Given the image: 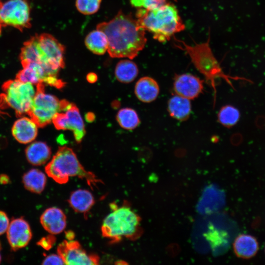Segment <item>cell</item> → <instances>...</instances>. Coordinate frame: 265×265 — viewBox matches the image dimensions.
<instances>
[{
	"label": "cell",
	"mask_w": 265,
	"mask_h": 265,
	"mask_svg": "<svg viewBox=\"0 0 265 265\" xmlns=\"http://www.w3.org/2000/svg\"><path fill=\"white\" fill-rule=\"evenodd\" d=\"M85 44L92 53L98 55L104 54L108 47L106 35L97 28L87 34L85 39Z\"/></svg>",
	"instance_id": "23"
},
{
	"label": "cell",
	"mask_w": 265,
	"mask_h": 265,
	"mask_svg": "<svg viewBox=\"0 0 265 265\" xmlns=\"http://www.w3.org/2000/svg\"><path fill=\"white\" fill-rule=\"evenodd\" d=\"M10 221L6 213L0 211V236L6 233Z\"/></svg>",
	"instance_id": "31"
},
{
	"label": "cell",
	"mask_w": 265,
	"mask_h": 265,
	"mask_svg": "<svg viewBox=\"0 0 265 265\" xmlns=\"http://www.w3.org/2000/svg\"><path fill=\"white\" fill-rule=\"evenodd\" d=\"M38 127L31 116L21 115L13 123L12 134L19 143L28 144L36 138Z\"/></svg>",
	"instance_id": "14"
},
{
	"label": "cell",
	"mask_w": 265,
	"mask_h": 265,
	"mask_svg": "<svg viewBox=\"0 0 265 265\" xmlns=\"http://www.w3.org/2000/svg\"><path fill=\"white\" fill-rule=\"evenodd\" d=\"M132 5L137 8L152 9L166 3L168 0H130Z\"/></svg>",
	"instance_id": "28"
},
{
	"label": "cell",
	"mask_w": 265,
	"mask_h": 265,
	"mask_svg": "<svg viewBox=\"0 0 265 265\" xmlns=\"http://www.w3.org/2000/svg\"><path fill=\"white\" fill-rule=\"evenodd\" d=\"M55 242V238L54 235L50 234L49 235L41 238L37 244L44 249L48 250L53 246Z\"/></svg>",
	"instance_id": "29"
},
{
	"label": "cell",
	"mask_w": 265,
	"mask_h": 265,
	"mask_svg": "<svg viewBox=\"0 0 265 265\" xmlns=\"http://www.w3.org/2000/svg\"><path fill=\"white\" fill-rule=\"evenodd\" d=\"M35 86L17 79L7 81L3 88V103L20 115L29 113L37 91Z\"/></svg>",
	"instance_id": "7"
},
{
	"label": "cell",
	"mask_w": 265,
	"mask_h": 265,
	"mask_svg": "<svg viewBox=\"0 0 265 265\" xmlns=\"http://www.w3.org/2000/svg\"><path fill=\"white\" fill-rule=\"evenodd\" d=\"M120 126L127 130H133L140 124V120L137 112L131 108L121 109L116 116Z\"/></svg>",
	"instance_id": "25"
},
{
	"label": "cell",
	"mask_w": 265,
	"mask_h": 265,
	"mask_svg": "<svg viewBox=\"0 0 265 265\" xmlns=\"http://www.w3.org/2000/svg\"><path fill=\"white\" fill-rule=\"evenodd\" d=\"M30 8L26 0H0V35L3 27L10 26L20 31L31 25Z\"/></svg>",
	"instance_id": "8"
},
{
	"label": "cell",
	"mask_w": 265,
	"mask_h": 265,
	"mask_svg": "<svg viewBox=\"0 0 265 265\" xmlns=\"http://www.w3.org/2000/svg\"><path fill=\"white\" fill-rule=\"evenodd\" d=\"M135 17L139 25L161 43L169 41L185 28L176 7L171 3L152 9L138 8Z\"/></svg>",
	"instance_id": "3"
},
{
	"label": "cell",
	"mask_w": 265,
	"mask_h": 265,
	"mask_svg": "<svg viewBox=\"0 0 265 265\" xmlns=\"http://www.w3.org/2000/svg\"><path fill=\"white\" fill-rule=\"evenodd\" d=\"M1 261V254L0 253V263Z\"/></svg>",
	"instance_id": "35"
},
{
	"label": "cell",
	"mask_w": 265,
	"mask_h": 265,
	"mask_svg": "<svg viewBox=\"0 0 265 265\" xmlns=\"http://www.w3.org/2000/svg\"><path fill=\"white\" fill-rule=\"evenodd\" d=\"M60 101L61 111L56 113L52 122L58 130L72 131L75 140L80 143L85 134V130L79 110L74 104L65 100Z\"/></svg>",
	"instance_id": "10"
},
{
	"label": "cell",
	"mask_w": 265,
	"mask_h": 265,
	"mask_svg": "<svg viewBox=\"0 0 265 265\" xmlns=\"http://www.w3.org/2000/svg\"><path fill=\"white\" fill-rule=\"evenodd\" d=\"M239 110L231 105L223 106L218 113L219 122L227 128H231L235 125L239 121Z\"/></svg>",
	"instance_id": "26"
},
{
	"label": "cell",
	"mask_w": 265,
	"mask_h": 265,
	"mask_svg": "<svg viewBox=\"0 0 265 265\" xmlns=\"http://www.w3.org/2000/svg\"><path fill=\"white\" fill-rule=\"evenodd\" d=\"M233 249L237 257L249 259L254 257L257 253L259 249V243L254 236L242 234L235 238L233 243Z\"/></svg>",
	"instance_id": "16"
},
{
	"label": "cell",
	"mask_w": 265,
	"mask_h": 265,
	"mask_svg": "<svg viewBox=\"0 0 265 265\" xmlns=\"http://www.w3.org/2000/svg\"><path fill=\"white\" fill-rule=\"evenodd\" d=\"M97 28L106 35L107 52L113 58L132 59L142 50L147 42L145 30L131 14L120 11L108 22H102Z\"/></svg>",
	"instance_id": "1"
},
{
	"label": "cell",
	"mask_w": 265,
	"mask_h": 265,
	"mask_svg": "<svg viewBox=\"0 0 265 265\" xmlns=\"http://www.w3.org/2000/svg\"><path fill=\"white\" fill-rule=\"evenodd\" d=\"M74 237L75 234L73 232L68 231L66 232V238L67 240H73L74 239Z\"/></svg>",
	"instance_id": "34"
},
{
	"label": "cell",
	"mask_w": 265,
	"mask_h": 265,
	"mask_svg": "<svg viewBox=\"0 0 265 265\" xmlns=\"http://www.w3.org/2000/svg\"><path fill=\"white\" fill-rule=\"evenodd\" d=\"M111 212L103 220L101 232L110 243H117L126 238L134 240L140 237L143 230L141 218L127 203L118 206L110 204Z\"/></svg>",
	"instance_id": "4"
},
{
	"label": "cell",
	"mask_w": 265,
	"mask_h": 265,
	"mask_svg": "<svg viewBox=\"0 0 265 265\" xmlns=\"http://www.w3.org/2000/svg\"><path fill=\"white\" fill-rule=\"evenodd\" d=\"M64 46L52 35L36 34L24 42L20 56L23 63L33 62L41 65L45 72L46 80L57 77L60 69L64 67Z\"/></svg>",
	"instance_id": "2"
},
{
	"label": "cell",
	"mask_w": 265,
	"mask_h": 265,
	"mask_svg": "<svg viewBox=\"0 0 265 265\" xmlns=\"http://www.w3.org/2000/svg\"><path fill=\"white\" fill-rule=\"evenodd\" d=\"M159 92L158 83L149 77L140 78L136 83L134 93L138 100L144 103H150L155 100Z\"/></svg>",
	"instance_id": "17"
},
{
	"label": "cell",
	"mask_w": 265,
	"mask_h": 265,
	"mask_svg": "<svg viewBox=\"0 0 265 265\" xmlns=\"http://www.w3.org/2000/svg\"><path fill=\"white\" fill-rule=\"evenodd\" d=\"M203 81L189 73L176 75L173 90L176 94L189 100L197 98L203 91Z\"/></svg>",
	"instance_id": "13"
},
{
	"label": "cell",
	"mask_w": 265,
	"mask_h": 265,
	"mask_svg": "<svg viewBox=\"0 0 265 265\" xmlns=\"http://www.w3.org/2000/svg\"><path fill=\"white\" fill-rule=\"evenodd\" d=\"M45 170L49 177L60 184L67 183L71 177L83 179L92 189L103 183L94 173L85 170L73 150L65 146L58 148Z\"/></svg>",
	"instance_id": "5"
},
{
	"label": "cell",
	"mask_w": 265,
	"mask_h": 265,
	"mask_svg": "<svg viewBox=\"0 0 265 265\" xmlns=\"http://www.w3.org/2000/svg\"><path fill=\"white\" fill-rule=\"evenodd\" d=\"M6 233L8 243L14 251L27 246L32 237L29 224L22 217L13 219Z\"/></svg>",
	"instance_id": "12"
},
{
	"label": "cell",
	"mask_w": 265,
	"mask_h": 265,
	"mask_svg": "<svg viewBox=\"0 0 265 265\" xmlns=\"http://www.w3.org/2000/svg\"><path fill=\"white\" fill-rule=\"evenodd\" d=\"M101 1L102 0H76V6L80 13L91 15L98 11Z\"/></svg>",
	"instance_id": "27"
},
{
	"label": "cell",
	"mask_w": 265,
	"mask_h": 265,
	"mask_svg": "<svg viewBox=\"0 0 265 265\" xmlns=\"http://www.w3.org/2000/svg\"><path fill=\"white\" fill-rule=\"evenodd\" d=\"M26 158L30 164L38 166L46 163L51 156L50 147L45 142L33 141L28 144L25 150Z\"/></svg>",
	"instance_id": "18"
},
{
	"label": "cell",
	"mask_w": 265,
	"mask_h": 265,
	"mask_svg": "<svg viewBox=\"0 0 265 265\" xmlns=\"http://www.w3.org/2000/svg\"><path fill=\"white\" fill-rule=\"evenodd\" d=\"M22 182L25 188L34 193H41L44 189L47 177L41 170L33 168L25 173L22 178Z\"/></svg>",
	"instance_id": "22"
},
{
	"label": "cell",
	"mask_w": 265,
	"mask_h": 265,
	"mask_svg": "<svg viewBox=\"0 0 265 265\" xmlns=\"http://www.w3.org/2000/svg\"><path fill=\"white\" fill-rule=\"evenodd\" d=\"M68 202L75 212L86 215L94 205L95 199L89 191L79 189L71 193Z\"/></svg>",
	"instance_id": "19"
},
{
	"label": "cell",
	"mask_w": 265,
	"mask_h": 265,
	"mask_svg": "<svg viewBox=\"0 0 265 265\" xmlns=\"http://www.w3.org/2000/svg\"><path fill=\"white\" fill-rule=\"evenodd\" d=\"M138 74V69L133 61L122 60L116 65L115 75L118 80L123 83H129L133 80Z\"/></svg>",
	"instance_id": "24"
},
{
	"label": "cell",
	"mask_w": 265,
	"mask_h": 265,
	"mask_svg": "<svg viewBox=\"0 0 265 265\" xmlns=\"http://www.w3.org/2000/svg\"></svg>",
	"instance_id": "36"
},
{
	"label": "cell",
	"mask_w": 265,
	"mask_h": 265,
	"mask_svg": "<svg viewBox=\"0 0 265 265\" xmlns=\"http://www.w3.org/2000/svg\"><path fill=\"white\" fill-rule=\"evenodd\" d=\"M167 110L172 118L185 121L189 118L191 111L190 100L176 94L169 99Z\"/></svg>",
	"instance_id": "20"
},
{
	"label": "cell",
	"mask_w": 265,
	"mask_h": 265,
	"mask_svg": "<svg viewBox=\"0 0 265 265\" xmlns=\"http://www.w3.org/2000/svg\"><path fill=\"white\" fill-rule=\"evenodd\" d=\"M174 39L175 45L188 54L196 68L211 82L215 78L220 77L225 79L229 78L223 74L218 61L212 53L210 46V38L206 42L195 44L193 46Z\"/></svg>",
	"instance_id": "6"
},
{
	"label": "cell",
	"mask_w": 265,
	"mask_h": 265,
	"mask_svg": "<svg viewBox=\"0 0 265 265\" xmlns=\"http://www.w3.org/2000/svg\"><path fill=\"white\" fill-rule=\"evenodd\" d=\"M57 254L65 265H98L100 258L98 255L89 253L82 248L77 240H65L57 248Z\"/></svg>",
	"instance_id": "11"
},
{
	"label": "cell",
	"mask_w": 265,
	"mask_h": 265,
	"mask_svg": "<svg viewBox=\"0 0 265 265\" xmlns=\"http://www.w3.org/2000/svg\"><path fill=\"white\" fill-rule=\"evenodd\" d=\"M42 265H65L59 255L52 254L48 255L42 263Z\"/></svg>",
	"instance_id": "30"
},
{
	"label": "cell",
	"mask_w": 265,
	"mask_h": 265,
	"mask_svg": "<svg viewBox=\"0 0 265 265\" xmlns=\"http://www.w3.org/2000/svg\"><path fill=\"white\" fill-rule=\"evenodd\" d=\"M9 182L10 178L7 175L4 174L0 175V184L6 185L8 184Z\"/></svg>",
	"instance_id": "32"
},
{
	"label": "cell",
	"mask_w": 265,
	"mask_h": 265,
	"mask_svg": "<svg viewBox=\"0 0 265 265\" xmlns=\"http://www.w3.org/2000/svg\"><path fill=\"white\" fill-rule=\"evenodd\" d=\"M42 84L38 85L29 112L40 127H44L52 122L56 113L61 111L60 101L55 96L46 93Z\"/></svg>",
	"instance_id": "9"
},
{
	"label": "cell",
	"mask_w": 265,
	"mask_h": 265,
	"mask_svg": "<svg viewBox=\"0 0 265 265\" xmlns=\"http://www.w3.org/2000/svg\"><path fill=\"white\" fill-rule=\"evenodd\" d=\"M66 218L64 212L60 209L53 207L43 212L40 221L47 232L55 235L61 233L65 229Z\"/></svg>",
	"instance_id": "15"
},
{
	"label": "cell",
	"mask_w": 265,
	"mask_h": 265,
	"mask_svg": "<svg viewBox=\"0 0 265 265\" xmlns=\"http://www.w3.org/2000/svg\"><path fill=\"white\" fill-rule=\"evenodd\" d=\"M23 69L17 76L20 80L38 85L43 84L46 78L45 72L43 67L35 63H28L22 65Z\"/></svg>",
	"instance_id": "21"
},
{
	"label": "cell",
	"mask_w": 265,
	"mask_h": 265,
	"mask_svg": "<svg viewBox=\"0 0 265 265\" xmlns=\"http://www.w3.org/2000/svg\"><path fill=\"white\" fill-rule=\"evenodd\" d=\"M86 78L89 82L93 83L97 80V76L95 74L91 73L87 75Z\"/></svg>",
	"instance_id": "33"
}]
</instances>
